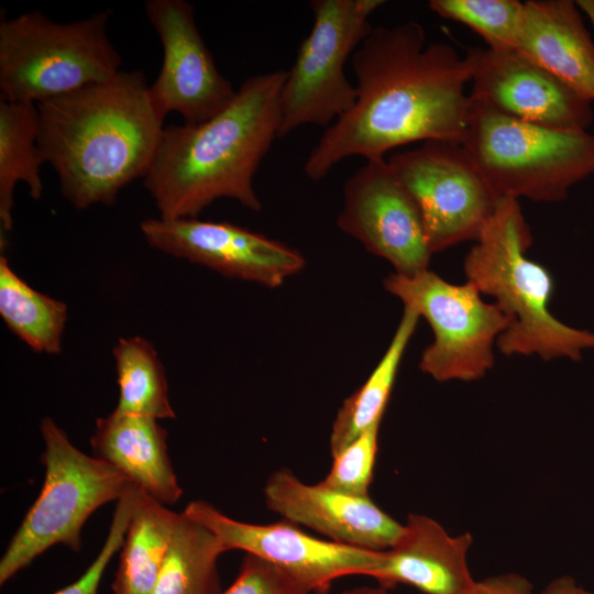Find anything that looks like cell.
I'll return each instance as SVG.
<instances>
[{"label":"cell","mask_w":594,"mask_h":594,"mask_svg":"<svg viewBox=\"0 0 594 594\" xmlns=\"http://www.w3.org/2000/svg\"><path fill=\"white\" fill-rule=\"evenodd\" d=\"M353 108L322 133L305 163L318 182L342 160L384 157L396 147L428 141L461 142L472 79L469 56L450 44L427 43L424 26L407 21L373 28L352 55Z\"/></svg>","instance_id":"cell-1"},{"label":"cell","mask_w":594,"mask_h":594,"mask_svg":"<svg viewBox=\"0 0 594 594\" xmlns=\"http://www.w3.org/2000/svg\"><path fill=\"white\" fill-rule=\"evenodd\" d=\"M148 86L142 72L121 70L36 105L41 157L76 209L112 206L146 174L164 128Z\"/></svg>","instance_id":"cell-2"},{"label":"cell","mask_w":594,"mask_h":594,"mask_svg":"<svg viewBox=\"0 0 594 594\" xmlns=\"http://www.w3.org/2000/svg\"><path fill=\"white\" fill-rule=\"evenodd\" d=\"M286 75L276 70L251 76L213 118L163 128L143 177L160 218H197L220 198L252 211L262 209L253 179L278 138Z\"/></svg>","instance_id":"cell-3"},{"label":"cell","mask_w":594,"mask_h":594,"mask_svg":"<svg viewBox=\"0 0 594 594\" xmlns=\"http://www.w3.org/2000/svg\"><path fill=\"white\" fill-rule=\"evenodd\" d=\"M531 243L518 200L501 198L464 258V274L510 320L496 342L504 355L579 361L594 349V332L570 327L551 314L554 282L543 265L527 256Z\"/></svg>","instance_id":"cell-4"},{"label":"cell","mask_w":594,"mask_h":594,"mask_svg":"<svg viewBox=\"0 0 594 594\" xmlns=\"http://www.w3.org/2000/svg\"><path fill=\"white\" fill-rule=\"evenodd\" d=\"M460 143L499 198L561 201L594 174V134L526 123L471 99Z\"/></svg>","instance_id":"cell-5"},{"label":"cell","mask_w":594,"mask_h":594,"mask_svg":"<svg viewBox=\"0 0 594 594\" xmlns=\"http://www.w3.org/2000/svg\"><path fill=\"white\" fill-rule=\"evenodd\" d=\"M110 10L58 23L42 12L0 21V99L40 103L121 72Z\"/></svg>","instance_id":"cell-6"},{"label":"cell","mask_w":594,"mask_h":594,"mask_svg":"<svg viewBox=\"0 0 594 594\" xmlns=\"http://www.w3.org/2000/svg\"><path fill=\"white\" fill-rule=\"evenodd\" d=\"M40 432L44 483L0 560L1 585L53 546L79 552L90 515L119 501L133 485L108 463L76 448L51 417L41 420Z\"/></svg>","instance_id":"cell-7"},{"label":"cell","mask_w":594,"mask_h":594,"mask_svg":"<svg viewBox=\"0 0 594 594\" xmlns=\"http://www.w3.org/2000/svg\"><path fill=\"white\" fill-rule=\"evenodd\" d=\"M383 284L432 329L433 341L420 356L421 372L441 383L473 382L493 369L494 345L510 320L472 283L453 284L428 268L413 276L393 273Z\"/></svg>","instance_id":"cell-8"},{"label":"cell","mask_w":594,"mask_h":594,"mask_svg":"<svg viewBox=\"0 0 594 594\" xmlns=\"http://www.w3.org/2000/svg\"><path fill=\"white\" fill-rule=\"evenodd\" d=\"M383 0H314L312 28L299 46L280 92L278 138L304 124L330 127L350 111L356 87L344 65L371 33V14Z\"/></svg>","instance_id":"cell-9"},{"label":"cell","mask_w":594,"mask_h":594,"mask_svg":"<svg viewBox=\"0 0 594 594\" xmlns=\"http://www.w3.org/2000/svg\"><path fill=\"white\" fill-rule=\"evenodd\" d=\"M387 161L419 207L432 254L479 239L501 198L460 142H424Z\"/></svg>","instance_id":"cell-10"},{"label":"cell","mask_w":594,"mask_h":594,"mask_svg":"<svg viewBox=\"0 0 594 594\" xmlns=\"http://www.w3.org/2000/svg\"><path fill=\"white\" fill-rule=\"evenodd\" d=\"M183 512L209 529L227 551L242 550L274 564L309 594H328L345 575L370 576L382 560L383 551L322 540L285 519L267 525L239 521L201 499Z\"/></svg>","instance_id":"cell-11"},{"label":"cell","mask_w":594,"mask_h":594,"mask_svg":"<svg viewBox=\"0 0 594 594\" xmlns=\"http://www.w3.org/2000/svg\"><path fill=\"white\" fill-rule=\"evenodd\" d=\"M337 224L396 274L413 276L429 267L432 252L421 212L385 157L367 158L346 179Z\"/></svg>","instance_id":"cell-12"},{"label":"cell","mask_w":594,"mask_h":594,"mask_svg":"<svg viewBox=\"0 0 594 594\" xmlns=\"http://www.w3.org/2000/svg\"><path fill=\"white\" fill-rule=\"evenodd\" d=\"M145 13L163 48V62L148 95L164 120L177 112L186 124L202 123L234 99L237 90L218 70L196 25L194 7L184 0H147Z\"/></svg>","instance_id":"cell-13"},{"label":"cell","mask_w":594,"mask_h":594,"mask_svg":"<svg viewBox=\"0 0 594 594\" xmlns=\"http://www.w3.org/2000/svg\"><path fill=\"white\" fill-rule=\"evenodd\" d=\"M140 229L147 244L165 254L270 288L279 287L306 264L297 250L229 222L152 218Z\"/></svg>","instance_id":"cell-14"},{"label":"cell","mask_w":594,"mask_h":594,"mask_svg":"<svg viewBox=\"0 0 594 594\" xmlns=\"http://www.w3.org/2000/svg\"><path fill=\"white\" fill-rule=\"evenodd\" d=\"M470 99L513 119L559 131H586L592 102L519 53L470 48Z\"/></svg>","instance_id":"cell-15"},{"label":"cell","mask_w":594,"mask_h":594,"mask_svg":"<svg viewBox=\"0 0 594 594\" xmlns=\"http://www.w3.org/2000/svg\"><path fill=\"white\" fill-rule=\"evenodd\" d=\"M264 497L267 507L285 520L346 546L384 551L397 542L404 530V525L370 496L345 494L321 482L306 484L286 468L270 475Z\"/></svg>","instance_id":"cell-16"},{"label":"cell","mask_w":594,"mask_h":594,"mask_svg":"<svg viewBox=\"0 0 594 594\" xmlns=\"http://www.w3.org/2000/svg\"><path fill=\"white\" fill-rule=\"evenodd\" d=\"M472 542L470 532L452 536L433 518L410 514L370 576L386 590L405 584L425 594H461L475 581L468 564Z\"/></svg>","instance_id":"cell-17"},{"label":"cell","mask_w":594,"mask_h":594,"mask_svg":"<svg viewBox=\"0 0 594 594\" xmlns=\"http://www.w3.org/2000/svg\"><path fill=\"white\" fill-rule=\"evenodd\" d=\"M517 53L594 101V42L576 1L528 0Z\"/></svg>","instance_id":"cell-18"},{"label":"cell","mask_w":594,"mask_h":594,"mask_svg":"<svg viewBox=\"0 0 594 594\" xmlns=\"http://www.w3.org/2000/svg\"><path fill=\"white\" fill-rule=\"evenodd\" d=\"M167 436L157 419L114 409L96 420L90 446L95 457L167 506L183 496L167 453Z\"/></svg>","instance_id":"cell-19"},{"label":"cell","mask_w":594,"mask_h":594,"mask_svg":"<svg viewBox=\"0 0 594 594\" xmlns=\"http://www.w3.org/2000/svg\"><path fill=\"white\" fill-rule=\"evenodd\" d=\"M179 514L138 488L120 551L113 594H152Z\"/></svg>","instance_id":"cell-20"},{"label":"cell","mask_w":594,"mask_h":594,"mask_svg":"<svg viewBox=\"0 0 594 594\" xmlns=\"http://www.w3.org/2000/svg\"><path fill=\"white\" fill-rule=\"evenodd\" d=\"M37 107L31 102L0 99V221L1 238L13 224L14 188L26 184L30 196L43 195L41 166L44 163L37 145Z\"/></svg>","instance_id":"cell-21"},{"label":"cell","mask_w":594,"mask_h":594,"mask_svg":"<svg viewBox=\"0 0 594 594\" xmlns=\"http://www.w3.org/2000/svg\"><path fill=\"white\" fill-rule=\"evenodd\" d=\"M419 318L415 309L404 307L402 319L381 361L366 382L344 400L331 428L329 446L332 457L369 428L381 425L400 362Z\"/></svg>","instance_id":"cell-22"},{"label":"cell","mask_w":594,"mask_h":594,"mask_svg":"<svg viewBox=\"0 0 594 594\" xmlns=\"http://www.w3.org/2000/svg\"><path fill=\"white\" fill-rule=\"evenodd\" d=\"M220 540L182 512L152 594H220Z\"/></svg>","instance_id":"cell-23"},{"label":"cell","mask_w":594,"mask_h":594,"mask_svg":"<svg viewBox=\"0 0 594 594\" xmlns=\"http://www.w3.org/2000/svg\"><path fill=\"white\" fill-rule=\"evenodd\" d=\"M0 316L32 350L58 354L68 319L67 305L32 288L0 256Z\"/></svg>","instance_id":"cell-24"},{"label":"cell","mask_w":594,"mask_h":594,"mask_svg":"<svg viewBox=\"0 0 594 594\" xmlns=\"http://www.w3.org/2000/svg\"><path fill=\"white\" fill-rule=\"evenodd\" d=\"M112 354L119 386L116 410L174 419L165 370L153 344L138 336L120 338Z\"/></svg>","instance_id":"cell-25"},{"label":"cell","mask_w":594,"mask_h":594,"mask_svg":"<svg viewBox=\"0 0 594 594\" xmlns=\"http://www.w3.org/2000/svg\"><path fill=\"white\" fill-rule=\"evenodd\" d=\"M438 15L462 23L497 52L516 51L525 4L518 0H431Z\"/></svg>","instance_id":"cell-26"},{"label":"cell","mask_w":594,"mask_h":594,"mask_svg":"<svg viewBox=\"0 0 594 594\" xmlns=\"http://www.w3.org/2000/svg\"><path fill=\"white\" fill-rule=\"evenodd\" d=\"M378 430L380 425L369 428L333 455L331 469L321 483L345 494L369 496L377 454Z\"/></svg>","instance_id":"cell-27"},{"label":"cell","mask_w":594,"mask_h":594,"mask_svg":"<svg viewBox=\"0 0 594 594\" xmlns=\"http://www.w3.org/2000/svg\"><path fill=\"white\" fill-rule=\"evenodd\" d=\"M136 496L138 487L132 485L127 493L117 501L109 532L95 560L79 579L54 594H98L99 584L110 560L116 552L121 549L123 543L135 506Z\"/></svg>","instance_id":"cell-28"},{"label":"cell","mask_w":594,"mask_h":594,"mask_svg":"<svg viewBox=\"0 0 594 594\" xmlns=\"http://www.w3.org/2000/svg\"><path fill=\"white\" fill-rule=\"evenodd\" d=\"M220 594H309L274 564L245 553L234 582Z\"/></svg>","instance_id":"cell-29"},{"label":"cell","mask_w":594,"mask_h":594,"mask_svg":"<svg viewBox=\"0 0 594 594\" xmlns=\"http://www.w3.org/2000/svg\"><path fill=\"white\" fill-rule=\"evenodd\" d=\"M461 594H534V592L529 580L518 573L508 572L474 581Z\"/></svg>","instance_id":"cell-30"},{"label":"cell","mask_w":594,"mask_h":594,"mask_svg":"<svg viewBox=\"0 0 594 594\" xmlns=\"http://www.w3.org/2000/svg\"><path fill=\"white\" fill-rule=\"evenodd\" d=\"M540 594H594V592L579 585L571 576H561L552 580Z\"/></svg>","instance_id":"cell-31"},{"label":"cell","mask_w":594,"mask_h":594,"mask_svg":"<svg viewBox=\"0 0 594 594\" xmlns=\"http://www.w3.org/2000/svg\"><path fill=\"white\" fill-rule=\"evenodd\" d=\"M576 4L582 11V13H585L594 28V0H579L576 1Z\"/></svg>","instance_id":"cell-32"},{"label":"cell","mask_w":594,"mask_h":594,"mask_svg":"<svg viewBox=\"0 0 594 594\" xmlns=\"http://www.w3.org/2000/svg\"><path fill=\"white\" fill-rule=\"evenodd\" d=\"M343 594H388V592L384 587L378 586V587H358L350 591H345Z\"/></svg>","instance_id":"cell-33"}]
</instances>
